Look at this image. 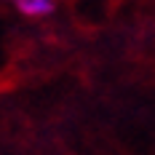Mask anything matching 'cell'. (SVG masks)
Segmentation results:
<instances>
[{"label":"cell","instance_id":"6da1fadb","mask_svg":"<svg viewBox=\"0 0 155 155\" xmlns=\"http://www.w3.org/2000/svg\"><path fill=\"white\" fill-rule=\"evenodd\" d=\"M8 3H14L24 16H32V19L35 16H48V14H54V8H56L54 0H8Z\"/></svg>","mask_w":155,"mask_h":155}]
</instances>
